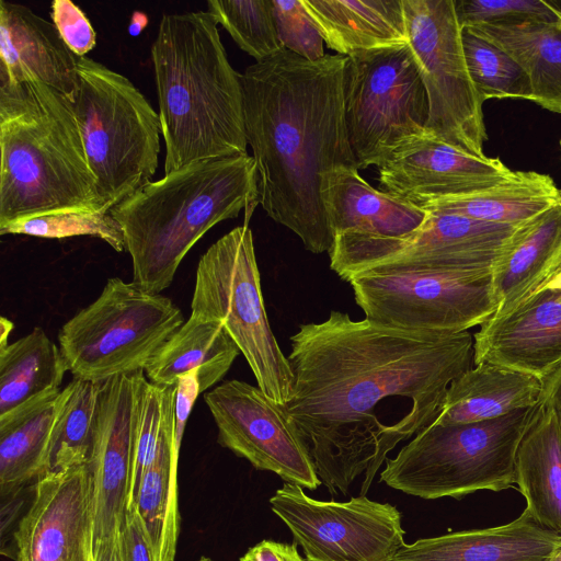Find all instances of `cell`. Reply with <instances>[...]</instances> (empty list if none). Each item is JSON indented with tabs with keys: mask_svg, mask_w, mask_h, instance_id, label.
I'll return each instance as SVG.
<instances>
[{
	"mask_svg": "<svg viewBox=\"0 0 561 561\" xmlns=\"http://www.w3.org/2000/svg\"><path fill=\"white\" fill-rule=\"evenodd\" d=\"M50 16L61 39L78 58L96 45V33L82 10L70 0H54Z\"/></svg>",
	"mask_w": 561,
	"mask_h": 561,
	"instance_id": "cell-40",
	"label": "cell"
},
{
	"mask_svg": "<svg viewBox=\"0 0 561 561\" xmlns=\"http://www.w3.org/2000/svg\"><path fill=\"white\" fill-rule=\"evenodd\" d=\"M542 382V394L551 399L561 412V367Z\"/></svg>",
	"mask_w": 561,
	"mask_h": 561,
	"instance_id": "cell-44",
	"label": "cell"
},
{
	"mask_svg": "<svg viewBox=\"0 0 561 561\" xmlns=\"http://www.w3.org/2000/svg\"><path fill=\"white\" fill-rule=\"evenodd\" d=\"M13 535L15 561H94L91 476L85 465L48 472Z\"/></svg>",
	"mask_w": 561,
	"mask_h": 561,
	"instance_id": "cell-18",
	"label": "cell"
},
{
	"mask_svg": "<svg viewBox=\"0 0 561 561\" xmlns=\"http://www.w3.org/2000/svg\"><path fill=\"white\" fill-rule=\"evenodd\" d=\"M512 56L529 78L533 100L561 114V22L465 26Z\"/></svg>",
	"mask_w": 561,
	"mask_h": 561,
	"instance_id": "cell-30",
	"label": "cell"
},
{
	"mask_svg": "<svg viewBox=\"0 0 561 561\" xmlns=\"http://www.w3.org/2000/svg\"><path fill=\"white\" fill-rule=\"evenodd\" d=\"M217 440L255 469L316 490L321 481L309 450L284 405L249 382L231 379L204 393Z\"/></svg>",
	"mask_w": 561,
	"mask_h": 561,
	"instance_id": "cell-14",
	"label": "cell"
},
{
	"mask_svg": "<svg viewBox=\"0 0 561 561\" xmlns=\"http://www.w3.org/2000/svg\"><path fill=\"white\" fill-rule=\"evenodd\" d=\"M197 561H214V560L206 558V557H202Z\"/></svg>",
	"mask_w": 561,
	"mask_h": 561,
	"instance_id": "cell-48",
	"label": "cell"
},
{
	"mask_svg": "<svg viewBox=\"0 0 561 561\" xmlns=\"http://www.w3.org/2000/svg\"><path fill=\"white\" fill-rule=\"evenodd\" d=\"M100 382L73 377L61 389L50 434L47 473L87 463L95 430Z\"/></svg>",
	"mask_w": 561,
	"mask_h": 561,
	"instance_id": "cell-33",
	"label": "cell"
},
{
	"mask_svg": "<svg viewBox=\"0 0 561 561\" xmlns=\"http://www.w3.org/2000/svg\"><path fill=\"white\" fill-rule=\"evenodd\" d=\"M137 373L100 382L95 430L87 461L92 485L94 561H112L116 554L128 507Z\"/></svg>",
	"mask_w": 561,
	"mask_h": 561,
	"instance_id": "cell-15",
	"label": "cell"
},
{
	"mask_svg": "<svg viewBox=\"0 0 561 561\" xmlns=\"http://www.w3.org/2000/svg\"><path fill=\"white\" fill-rule=\"evenodd\" d=\"M184 322L169 297L112 277L59 329L58 345L73 377L100 382L145 370Z\"/></svg>",
	"mask_w": 561,
	"mask_h": 561,
	"instance_id": "cell-9",
	"label": "cell"
},
{
	"mask_svg": "<svg viewBox=\"0 0 561 561\" xmlns=\"http://www.w3.org/2000/svg\"><path fill=\"white\" fill-rule=\"evenodd\" d=\"M559 145H560V149H561V138H560V141H559Z\"/></svg>",
	"mask_w": 561,
	"mask_h": 561,
	"instance_id": "cell-49",
	"label": "cell"
},
{
	"mask_svg": "<svg viewBox=\"0 0 561 561\" xmlns=\"http://www.w3.org/2000/svg\"><path fill=\"white\" fill-rule=\"evenodd\" d=\"M491 363L543 381L561 367V288H545L473 334V365Z\"/></svg>",
	"mask_w": 561,
	"mask_h": 561,
	"instance_id": "cell-20",
	"label": "cell"
},
{
	"mask_svg": "<svg viewBox=\"0 0 561 561\" xmlns=\"http://www.w3.org/2000/svg\"><path fill=\"white\" fill-rule=\"evenodd\" d=\"M426 213L425 221L414 232L380 244L364 271L492 275L495 264L522 226L489 222L457 214Z\"/></svg>",
	"mask_w": 561,
	"mask_h": 561,
	"instance_id": "cell-17",
	"label": "cell"
},
{
	"mask_svg": "<svg viewBox=\"0 0 561 561\" xmlns=\"http://www.w3.org/2000/svg\"><path fill=\"white\" fill-rule=\"evenodd\" d=\"M561 273V201L522 225L495 264L492 317L504 316L547 288Z\"/></svg>",
	"mask_w": 561,
	"mask_h": 561,
	"instance_id": "cell-23",
	"label": "cell"
},
{
	"mask_svg": "<svg viewBox=\"0 0 561 561\" xmlns=\"http://www.w3.org/2000/svg\"><path fill=\"white\" fill-rule=\"evenodd\" d=\"M547 288H561V273L549 284Z\"/></svg>",
	"mask_w": 561,
	"mask_h": 561,
	"instance_id": "cell-47",
	"label": "cell"
},
{
	"mask_svg": "<svg viewBox=\"0 0 561 561\" xmlns=\"http://www.w3.org/2000/svg\"><path fill=\"white\" fill-rule=\"evenodd\" d=\"M348 283L366 319L401 330L457 334L497 308L491 275L369 270Z\"/></svg>",
	"mask_w": 561,
	"mask_h": 561,
	"instance_id": "cell-12",
	"label": "cell"
},
{
	"mask_svg": "<svg viewBox=\"0 0 561 561\" xmlns=\"http://www.w3.org/2000/svg\"><path fill=\"white\" fill-rule=\"evenodd\" d=\"M560 554L561 535L538 524L525 508L501 526L405 543L391 561H557Z\"/></svg>",
	"mask_w": 561,
	"mask_h": 561,
	"instance_id": "cell-22",
	"label": "cell"
},
{
	"mask_svg": "<svg viewBox=\"0 0 561 561\" xmlns=\"http://www.w3.org/2000/svg\"><path fill=\"white\" fill-rule=\"evenodd\" d=\"M147 24H148V16L140 11H135L130 18V22H129L128 28H127L129 35L138 36L144 31V28L147 26Z\"/></svg>",
	"mask_w": 561,
	"mask_h": 561,
	"instance_id": "cell-45",
	"label": "cell"
},
{
	"mask_svg": "<svg viewBox=\"0 0 561 561\" xmlns=\"http://www.w3.org/2000/svg\"><path fill=\"white\" fill-rule=\"evenodd\" d=\"M560 195H561V190H560Z\"/></svg>",
	"mask_w": 561,
	"mask_h": 561,
	"instance_id": "cell-50",
	"label": "cell"
},
{
	"mask_svg": "<svg viewBox=\"0 0 561 561\" xmlns=\"http://www.w3.org/2000/svg\"><path fill=\"white\" fill-rule=\"evenodd\" d=\"M324 44L337 55L409 44L403 0H302Z\"/></svg>",
	"mask_w": 561,
	"mask_h": 561,
	"instance_id": "cell-25",
	"label": "cell"
},
{
	"mask_svg": "<svg viewBox=\"0 0 561 561\" xmlns=\"http://www.w3.org/2000/svg\"><path fill=\"white\" fill-rule=\"evenodd\" d=\"M454 5L461 27L473 24L561 22V1L454 0Z\"/></svg>",
	"mask_w": 561,
	"mask_h": 561,
	"instance_id": "cell-38",
	"label": "cell"
},
{
	"mask_svg": "<svg viewBox=\"0 0 561 561\" xmlns=\"http://www.w3.org/2000/svg\"><path fill=\"white\" fill-rule=\"evenodd\" d=\"M0 234H26L46 239L90 236L125 251L124 233L111 211H62L10 222Z\"/></svg>",
	"mask_w": 561,
	"mask_h": 561,
	"instance_id": "cell-36",
	"label": "cell"
},
{
	"mask_svg": "<svg viewBox=\"0 0 561 561\" xmlns=\"http://www.w3.org/2000/svg\"><path fill=\"white\" fill-rule=\"evenodd\" d=\"M72 110L103 210L151 182L158 168L159 114L125 76L78 58Z\"/></svg>",
	"mask_w": 561,
	"mask_h": 561,
	"instance_id": "cell-6",
	"label": "cell"
},
{
	"mask_svg": "<svg viewBox=\"0 0 561 561\" xmlns=\"http://www.w3.org/2000/svg\"><path fill=\"white\" fill-rule=\"evenodd\" d=\"M322 201L333 244L330 267L348 282L381 243L419 229L426 210L374 188L357 169H339L324 181Z\"/></svg>",
	"mask_w": 561,
	"mask_h": 561,
	"instance_id": "cell-16",
	"label": "cell"
},
{
	"mask_svg": "<svg viewBox=\"0 0 561 561\" xmlns=\"http://www.w3.org/2000/svg\"><path fill=\"white\" fill-rule=\"evenodd\" d=\"M116 556L118 561H153L145 527L134 505L126 511L118 535Z\"/></svg>",
	"mask_w": 561,
	"mask_h": 561,
	"instance_id": "cell-41",
	"label": "cell"
},
{
	"mask_svg": "<svg viewBox=\"0 0 561 561\" xmlns=\"http://www.w3.org/2000/svg\"><path fill=\"white\" fill-rule=\"evenodd\" d=\"M191 316L221 323L244 356L257 387L285 405L293 392V373L268 322L248 225L222 236L201 256Z\"/></svg>",
	"mask_w": 561,
	"mask_h": 561,
	"instance_id": "cell-8",
	"label": "cell"
},
{
	"mask_svg": "<svg viewBox=\"0 0 561 561\" xmlns=\"http://www.w3.org/2000/svg\"><path fill=\"white\" fill-rule=\"evenodd\" d=\"M287 359L293 392L284 408L321 483L346 495L365 473V495L396 447L379 403L408 399L419 432L430 425L451 381L472 367L473 336L401 330L332 310L322 322L299 325Z\"/></svg>",
	"mask_w": 561,
	"mask_h": 561,
	"instance_id": "cell-1",
	"label": "cell"
},
{
	"mask_svg": "<svg viewBox=\"0 0 561 561\" xmlns=\"http://www.w3.org/2000/svg\"><path fill=\"white\" fill-rule=\"evenodd\" d=\"M201 393L197 370L187 373L178 379L174 397V447L179 454L188 416Z\"/></svg>",
	"mask_w": 561,
	"mask_h": 561,
	"instance_id": "cell-42",
	"label": "cell"
},
{
	"mask_svg": "<svg viewBox=\"0 0 561 561\" xmlns=\"http://www.w3.org/2000/svg\"><path fill=\"white\" fill-rule=\"evenodd\" d=\"M377 169L378 190L417 207L499 184L515 172L499 158L478 157L426 136L399 148Z\"/></svg>",
	"mask_w": 561,
	"mask_h": 561,
	"instance_id": "cell-19",
	"label": "cell"
},
{
	"mask_svg": "<svg viewBox=\"0 0 561 561\" xmlns=\"http://www.w3.org/2000/svg\"><path fill=\"white\" fill-rule=\"evenodd\" d=\"M560 201V188L548 174L515 171L512 178L499 184L467 195L433 201L420 208L489 222L520 226Z\"/></svg>",
	"mask_w": 561,
	"mask_h": 561,
	"instance_id": "cell-31",
	"label": "cell"
},
{
	"mask_svg": "<svg viewBox=\"0 0 561 561\" xmlns=\"http://www.w3.org/2000/svg\"><path fill=\"white\" fill-rule=\"evenodd\" d=\"M68 365L42 328L0 348V416L60 390Z\"/></svg>",
	"mask_w": 561,
	"mask_h": 561,
	"instance_id": "cell-32",
	"label": "cell"
},
{
	"mask_svg": "<svg viewBox=\"0 0 561 561\" xmlns=\"http://www.w3.org/2000/svg\"><path fill=\"white\" fill-rule=\"evenodd\" d=\"M239 354L221 323L190 316L144 371L154 385L174 386L181 376L197 370L205 392L224 378Z\"/></svg>",
	"mask_w": 561,
	"mask_h": 561,
	"instance_id": "cell-28",
	"label": "cell"
},
{
	"mask_svg": "<svg viewBox=\"0 0 561 561\" xmlns=\"http://www.w3.org/2000/svg\"><path fill=\"white\" fill-rule=\"evenodd\" d=\"M465 58L470 77L483 101L533 100L529 78L506 51L462 27Z\"/></svg>",
	"mask_w": 561,
	"mask_h": 561,
	"instance_id": "cell-34",
	"label": "cell"
},
{
	"mask_svg": "<svg viewBox=\"0 0 561 561\" xmlns=\"http://www.w3.org/2000/svg\"><path fill=\"white\" fill-rule=\"evenodd\" d=\"M535 408L483 422L431 423L386 458L380 481L424 500L512 488L516 451Z\"/></svg>",
	"mask_w": 561,
	"mask_h": 561,
	"instance_id": "cell-7",
	"label": "cell"
},
{
	"mask_svg": "<svg viewBox=\"0 0 561 561\" xmlns=\"http://www.w3.org/2000/svg\"><path fill=\"white\" fill-rule=\"evenodd\" d=\"M278 39L285 49L307 60L324 57L323 37L302 0H272Z\"/></svg>",
	"mask_w": 561,
	"mask_h": 561,
	"instance_id": "cell-39",
	"label": "cell"
},
{
	"mask_svg": "<svg viewBox=\"0 0 561 561\" xmlns=\"http://www.w3.org/2000/svg\"><path fill=\"white\" fill-rule=\"evenodd\" d=\"M174 397L175 386L169 394L157 455L145 471L131 504L145 527L153 561H174L180 529Z\"/></svg>",
	"mask_w": 561,
	"mask_h": 561,
	"instance_id": "cell-29",
	"label": "cell"
},
{
	"mask_svg": "<svg viewBox=\"0 0 561 561\" xmlns=\"http://www.w3.org/2000/svg\"><path fill=\"white\" fill-rule=\"evenodd\" d=\"M239 561H307L298 552V545L265 539L250 548Z\"/></svg>",
	"mask_w": 561,
	"mask_h": 561,
	"instance_id": "cell-43",
	"label": "cell"
},
{
	"mask_svg": "<svg viewBox=\"0 0 561 561\" xmlns=\"http://www.w3.org/2000/svg\"><path fill=\"white\" fill-rule=\"evenodd\" d=\"M347 61L337 54L307 60L284 48L241 73L259 204L316 254L333 244L323 183L339 169H357L345 121Z\"/></svg>",
	"mask_w": 561,
	"mask_h": 561,
	"instance_id": "cell-2",
	"label": "cell"
},
{
	"mask_svg": "<svg viewBox=\"0 0 561 561\" xmlns=\"http://www.w3.org/2000/svg\"><path fill=\"white\" fill-rule=\"evenodd\" d=\"M515 484L533 518L561 535V412L545 394L516 451Z\"/></svg>",
	"mask_w": 561,
	"mask_h": 561,
	"instance_id": "cell-24",
	"label": "cell"
},
{
	"mask_svg": "<svg viewBox=\"0 0 561 561\" xmlns=\"http://www.w3.org/2000/svg\"><path fill=\"white\" fill-rule=\"evenodd\" d=\"M345 121L358 171L425 136L428 100L409 44L348 57Z\"/></svg>",
	"mask_w": 561,
	"mask_h": 561,
	"instance_id": "cell-10",
	"label": "cell"
},
{
	"mask_svg": "<svg viewBox=\"0 0 561 561\" xmlns=\"http://www.w3.org/2000/svg\"><path fill=\"white\" fill-rule=\"evenodd\" d=\"M208 11L163 14L151 46L164 174L247 152L241 73Z\"/></svg>",
	"mask_w": 561,
	"mask_h": 561,
	"instance_id": "cell-3",
	"label": "cell"
},
{
	"mask_svg": "<svg viewBox=\"0 0 561 561\" xmlns=\"http://www.w3.org/2000/svg\"><path fill=\"white\" fill-rule=\"evenodd\" d=\"M0 227L103 210L71 101L59 91L38 81L0 83Z\"/></svg>",
	"mask_w": 561,
	"mask_h": 561,
	"instance_id": "cell-5",
	"label": "cell"
},
{
	"mask_svg": "<svg viewBox=\"0 0 561 561\" xmlns=\"http://www.w3.org/2000/svg\"><path fill=\"white\" fill-rule=\"evenodd\" d=\"M172 388L150 382L144 370L137 373L134 463L127 508L131 506L139 482L157 455Z\"/></svg>",
	"mask_w": 561,
	"mask_h": 561,
	"instance_id": "cell-37",
	"label": "cell"
},
{
	"mask_svg": "<svg viewBox=\"0 0 561 561\" xmlns=\"http://www.w3.org/2000/svg\"><path fill=\"white\" fill-rule=\"evenodd\" d=\"M259 205L256 167L248 153L188 164L151 181L110 211L131 259L133 282L150 294L172 284L194 244L215 225Z\"/></svg>",
	"mask_w": 561,
	"mask_h": 561,
	"instance_id": "cell-4",
	"label": "cell"
},
{
	"mask_svg": "<svg viewBox=\"0 0 561 561\" xmlns=\"http://www.w3.org/2000/svg\"><path fill=\"white\" fill-rule=\"evenodd\" d=\"M60 390L45 393L0 416V492L15 496L47 473V456Z\"/></svg>",
	"mask_w": 561,
	"mask_h": 561,
	"instance_id": "cell-27",
	"label": "cell"
},
{
	"mask_svg": "<svg viewBox=\"0 0 561 561\" xmlns=\"http://www.w3.org/2000/svg\"><path fill=\"white\" fill-rule=\"evenodd\" d=\"M14 328L11 320L5 317L0 318V348L5 347L9 343V336Z\"/></svg>",
	"mask_w": 561,
	"mask_h": 561,
	"instance_id": "cell-46",
	"label": "cell"
},
{
	"mask_svg": "<svg viewBox=\"0 0 561 561\" xmlns=\"http://www.w3.org/2000/svg\"><path fill=\"white\" fill-rule=\"evenodd\" d=\"M403 8L428 100L425 136L484 157V101L467 67L454 0H403Z\"/></svg>",
	"mask_w": 561,
	"mask_h": 561,
	"instance_id": "cell-11",
	"label": "cell"
},
{
	"mask_svg": "<svg viewBox=\"0 0 561 561\" xmlns=\"http://www.w3.org/2000/svg\"><path fill=\"white\" fill-rule=\"evenodd\" d=\"M207 11L256 62L284 49L272 13V0H209Z\"/></svg>",
	"mask_w": 561,
	"mask_h": 561,
	"instance_id": "cell-35",
	"label": "cell"
},
{
	"mask_svg": "<svg viewBox=\"0 0 561 561\" xmlns=\"http://www.w3.org/2000/svg\"><path fill=\"white\" fill-rule=\"evenodd\" d=\"M543 382L504 366L473 365L449 385L432 423L463 424L490 421L539 403Z\"/></svg>",
	"mask_w": 561,
	"mask_h": 561,
	"instance_id": "cell-26",
	"label": "cell"
},
{
	"mask_svg": "<svg viewBox=\"0 0 561 561\" xmlns=\"http://www.w3.org/2000/svg\"><path fill=\"white\" fill-rule=\"evenodd\" d=\"M78 57L54 23L30 8L0 0V83L42 82L67 96L78 90Z\"/></svg>",
	"mask_w": 561,
	"mask_h": 561,
	"instance_id": "cell-21",
	"label": "cell"
},
{
	"mask_svg": "<svg viewBox=\"0 0 561 561\" xmlns=\"http://www.w3.org/2000/svg\"><path fill=\"white\" fill-rule=\"evenodd\" d=\"M270 505L307 561H391L405 545L399 510L366 495L319 501L285 482Z\"/></svg>",
	"mask_w": 561,
	"mask_h": 561,
	"instance_id": "cell-13",
	"label": "cell"
}]
</instances>
